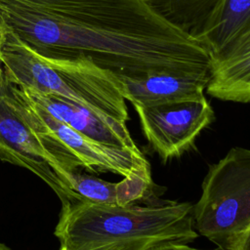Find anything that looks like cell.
<instances>
[{
    "mask_svg": "<svg viewBox=\"0 0 250 250\" xmlns=\"http://www.w3.org/2000/svg\"><path fill=\"white\" fill-rule=\"evenodd\" d=\"M9 31H10V29H9L8 25L6 24L2 16L0 15V88H2L9 81L7 74H6L5 66L2 62V47L5 43V40H6V37L9 33Z\"/></svg>",
    "mask_w": 250,
    "mask_h": 250,
    "instance_id": "obj_16",
    "label": "cell"
},
{
    "mask_svg": "<svg viewBox=\"0 0 250 250\" xmlns=\"http://www.w3.org/2000/svg\"><path fill=\"white\" fill-rule=\"evenodd\" d=\"M191 215L195 230L229 250L250 225V149L232 147L210 165Z\"/></svg>",
    "mask_w": 250,
    "mask_h": 250,
    "instance_id": "obj_4",
    "label": "cell"
},
{
    "mask_svg": "<svg viewBox=\"0 0 250 250\" xmlns=\"http://www.w3.org/2000/svg\"><path fill=\"white\" fill-rule=\"evenodd\" d=\"M0 15L34 53L53 60L87 59L119 78L210 71L205 44L144 0H0Z\"/></svg>",
    "mask_w": 250,
    "mask_h": 250,
    "instance_id": "obj_1",
    "label": "cell"
},
{
    "mask_svg": "<svg viewBox=\"0 0 250 250\" xmlns=\"http://www.w3.org/2000/svg\"><path fill=\"white\" fill-rule=\"evenodd\" d=\"M20 89V88H19ZM22 111L33 131L46 134L62 144L91 172H111L123 177L151 176L150 165L141 152L106 146L91 140L32 104L20 89Z\"/></svg>",
    "mask_w": 250,
    "mask_h": 250,
    "instance_id": "obj_6",
    "label": "cell"
},
{
    "mask_svg": "<svg viewBox=\"0 0 250 250\" xmlns=\"http://www.w3.org/2000/svg\"><path fill=\"white\" fill-rule=\"evenodd\" d=\"M157 244L160 243L149 239H128L112 242L90 250H148Z\"/></svg>",
    "mask_w": 250,
    "mask_h": 250,
    "instance_id": "obj_15",
    "label": "cell"
},
{
    "mask_svg": "<svg viewBox=\"0 0 250 250\" xmlns=\"http://www.w3.org/2000/svg\"><path fill=\"white\" fill-rule=\"evenodd\" d=\"M148 250H204L188 246L187 243H177V242H165L157 244Z\"/></svg>",
    "mask_w": 250,
    "mask_h": 250,
    "instance_id": "obj_18",
    "label": "cell"
},
{
    "mask_svg": "<svg viewBox=\"0 0 250 250\" xmlns=\"http://www.w3.org/2000/svg\"><path fill=\"white\" fill-rule=\"evenodd\" d=\"M20 89L32 104L91 140L106 146L141 152L126 123L58 95L26 88Z\"/></svg>",
    "mask_w": 250,
    "mask_h": 250,
    "instance_id": "obj_8",
    "label": "cell"
},
{
    "mask_svg": "<svg viewBox=\"0 0 250 250\" xmlns=\"http://www.w3.org/2000/svg\"><path fill=\"white\" fill-rule=\"evenodd\" d=\"M134 107L146 139L163 162L188 150L201 131L215 120L206 98Z\"/></svg>",
    "mask_w": 250,
    "mask_h": 250,
    "instance_id": "obj_7",
    "label": "cell"
},
{
    "mask_svg": "<svg viewBox=\"0 0 250 250\" xmlns=\"http://www.w3.org/2000/svg\"><path fill=\"white\" fill-rule=\"evenodd\" d=\"M144 1L173 26L200 40L224 0Z\"/></svg>",
    "mask_w": 250,
    "mask_h": 250,
    "instance_id": "obj_11",
    "label": "cell"
},
{
    "mask_svg": "<svg viewBox=\"0 0 250 250\" xmlns=\"http://www.w3.org/2000/svg\"><path fill=\"white\" fill-rule=\"evenodd\" d=\"M152 185L151 176L135 174L115 184L116 204L126 206L143 199Z\"/></svg>",
    "mask_w": 250,
    "mask_h": 250,
    "instance_id": "obj_14",
    "label": "cell"
},
{
    "mask_svg": "<svg viewBox=\"0 0 250 250\" xmlns=\"http://www.w3.org/2000/svg\"><path fill=\"white\" fill-rule=\"evenodd\" d=\"M229 250H250V225L233 241Z\"/></svg>",
    "mask_w": 250,
    "mask_h": 250,
    "instance_id": "obj_17",
    "label": "cell"
},
{
    "mask_svg": "<svg viewBox=\"0 0 250 250\" xmlns=\"http://www.w3.org/2000/svg\"><path fill=\"white\" fill-rule=\"evenodd\" d=\"M2 62L9 81L20 88L66 98L120 122L129 119L120 78L90 60L42 57L9 31Z\"/></svg>",
    "mask_w": 250,
    "mask_h": 250,
    "instance_id": "obj_3",
    "label": "cell"
},
{
    "mask_svg": "<svg viewBox=\"0 0 250 250\" xmlns=\"http://www.w3.org/2000/svg\"><path fill=\"white\" fill-rule=\"evenodd\" d=\"M210 77V72L159 71L135 78H120V80L122 94L133 106H153L205 98L204 90Z\"/></svg>",
    "mask_w": 250,
    "mask_h": 250,
    "instance_id": "obj_9",
    "label": "cell"
},
{
    "mask_svg": "<svg viewBox=\"0 0 250 250\" xmlns=\"http://www.w3.org/2000/svg\"><path fill=\"white\" fill-rule=\"evenodd\" d=\"M250 28V0H224L200 40L211 61Z\"/></svg>",
    "mask_w": 250,
    "mask_h": 250,
    "instance_id": "obj_12",
    "label": "cell"
},
{
    "mask_svg": "<svg viewBox=\"0 0 250 250\" xmlns=\"http://www.w3.org/2000/svg\"><path fill=\"white\" fill-rule=\"evenodd\" d=\"M71 189L78 195L79 201L96 204H116L115 184L96 176L73 171L69 174Z\"/></svg>",
    "mask_w": 250,
    "mask_h": 250,
    "instance_id": "obj_13",
    "label": "cell"
},
{
    "mask_svg": "<svg viewBox=\"0 0 250 250\" xmlns=\"http://www.w3.org/2000/svg\"><path fill=\"white\" fill-rule=\"evenodd\" d=\"M0 159L40 178L58 195L62 205L79 201L66 175L44 148L26 120L19 87L11 81L0 88Z\"/></svg>",
    "mask_w": 250,
    "mask_h": 250,
    "instance_id": "obj_5",
    "label": "cell"
},
{
    "mask_svg": "<svg viewBox=\"0 0 250 250\" xmlns=\"http://www.w3.org/2000/svg\"><path fill=\"white\" fill-rule=\"evenodd\" d=\"M207 93L216 99L250 103V28L210 63Z\"/></svg>",
    "mask_w": 250,
    "mask_h": 250,
    "instance_id": "obj_10",
    "label": "cell"
},
{
    "mask_svg": "<svg viewBox=\"0 0 250 250\" xmlns=\"http://www.w3.org/2000/svg\"><path fill=\"white\" fill-rule=\"evenodd\" d=\"M0 250H12L9 246H7L6 244L0 242Z\"/></svg>",
    "mask_w": 250,
    "mask_h": 250,
    "instance_id": "obj_19",
    "label": "cell"
},
{
    "mask_svg": "<svg viewBox=\"0 0 250 250\" xmlns=\"http://www.w3.org/2000/svg\"><path fill=\"white\" fill-rule=\"evenodd\" d=\"M189 202L139 206L68 201L62 205L55 235L61 250H90L128 239L189 243L197 238Z\"/></svg>",
    "mask_w": 250,
    "mask_h": 250,
    "instance_id": "obj_2",
    "label": "cell"
}]
</instances>
